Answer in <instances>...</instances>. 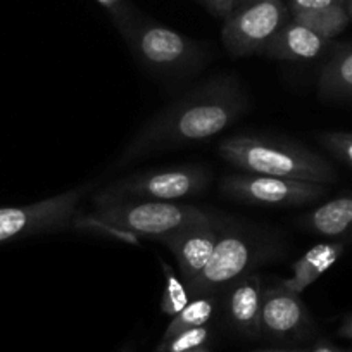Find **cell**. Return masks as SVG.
<instances>
[{"label":"cell","instance_id":"cell-16","mask_svg":"<svg viewBox=\"0 0 352 352\" xmlns=\"http://www.w3.org/2000/svg\"><path fill=\"white\" fill-rule=\"evenodd\" d=\"M318 92L323 99H352V45L340 47L320 74Z\"/></svg>","mask_w":352,"mask_h":352},{"label":"cell","instance_id":"cell-4","mask_svg":"<svg viewBox=\"0 0 352 352\" xmlns=\"http://www.w3.org/2000/svg\"><path fill=\"white\" fill-rule=\"evenodd\" d=\"M96 206V214L85 219L87 223L116 230L123 239L137 240L140 235L157 242L209 214L195 206L171 201H113Z\"/></svg>","mask_w":352,"mask_h":352},{"label":"cell","instance_id":"cell-28","mask_svg":"<svg viewBox=\"0 0 352 352\" xmlns=\"http://www.w3.org/2000/svg\"><path fill=\"white\" fill-rule=\"evenodd\" d=\"M250 2H264V0H239V6L250 4ZM272 2H276V0H272Z\"/></svg>","mask_w":352,"mask_h":352},{"label":"cell","instance_id":"cell-18","mask_svg":"<svg viewBox=\"0 0 352 352\" xmlns=\"http://www.w3.org/2000/svg\"><path fill=\"white\" fill-rule=\"evenodd\" d=\"M218 300L219 299L216 296H201L192 299L182 313L173 318L171 323L168 324L166 331L162 333L161 340H168V338L175 337L180 331L208 324L211 321L212 314H214L216 307H218Z\"/></svg>","mask_w":352,"mask_h":352},{"label":"cell","instance_id":"cell-27","mask_svg":"<svg viewBox=\"0 0 352 352\" xmlns=\"http://www.w3.org/2000/svg\"><path fill=\"white\" fill-rule=\"evenodd\" d=\"M118 352H137V347H135L133 342H128V344H124Z\"/></svg>","mask_w":352,"mask_h":352},{"label":"cell","instance_id":"cell-11","mask_svg":"<svg viewBox=\"0 0 352 352\" xmlns=\"http://www.w3.org/2000/svg\"><path fill=\"white\" fill-rule=\"evenodd\" d=\"M218 235V214L209 212L206 218L184 226L161 242L175 256L182 280L187 287L197 280L211 261Z\"/></svg>","mask_w":352,"mask_h":352},{"label":"cell","instance_id":"cell-13","mask_svg":"<svg viewBox=\"0 0 352 352\" xmlns=\"http://www.w3.org/2000/svg\"><path fill=\"white\" fill-rule=\"evenodd\" d=\"M330 42L331 40L323 38L313 30L290 19L263 54L278 60H313L327 52Z\"/></svg>","mask_w":352,"mask_h":352},{"label":"cell","instance_id":"cell-5","mask_svg":"<svg viewBox=\"0 0 352 352\" xmlns=\"http://www.w3.org/2000/svg\"><path fill=\"white\" fill-rule=\"evenodd\" d=\"M124 42L135 59L152 73L184 76L199 71L206 63V50L195 40L144 16Z\"/></svg>","mask_w":352,"mask_h":352},{"label":"cell","instance_id":"cell-7","mask_svg":"<svg viewBox=\"0 0 352 352\" xmlns=\"http://www.w3.org/2000/svg\"><path fill=\"white\" fill-rule=\"evenodd\" d=\"M290 19L292 16L289 4L282 0H264L239 6L225 19L221 30L223 45L233 57L264 52Z\"/></svg>","mask_w":352,"mask_h":352},{"label":"cell","instance_id":"cell-31","mask_svg":"<svg viewBox=\"0 0 352 352\" xmlns=\"http://www.w3.org/2000/svg\"><path fill=\"white\" fill-rule=\"evenodd\" d=\"M349 352H352V347H351V349H349Z\"/></svg>","mask_w":352,"mask_h":352},{"label":"cell","instance_id":"cell-9","mask_svg":"<svg viewBox=\"0 0 352 352\" xmlns=\"http://www.w3.org/2000/svg\"><path fill=\"white\" fill-rule=\"evenodd\" d=\"M221 192L232 201L250 206H275V208H300L320 201L328 192L327 185L278 178V176L236 173L226 175Z\"/></svg>","mask_w":352,"mask_h":352},{"label":"cell","instance_id":"cell-25","mask_svg":"<svg viewBox=\"0 0 352 352\" xmlns=\"http://www.w3.org/2000/svg\"><path fill=\"white\" fill-rule=\"evenodd\" d=\"M338 337L352 342V313H349L347 316L342 320L340 327H338Z\"/></svg>","mask_w":352,"mask_h":352},{"label":"cell","instance_id":"cell-22","mask_svg":"<svg viewBox=\"0 0 352 352\" xmlns=\"http://www.w3.org/2000/svg\"><path fill=\"white\" fill-rule=\"evenodd\" d=\"M320 144L338 161L352 168V133L349 131H328L320 137Z\"/></svg>","mask_w":352,"mask_h":352},{"label":"cell","instance_id":"cell-1","mask_svg":"<svg viewBox=\"0 0 352 352\" xmlns=\"http://www.w3.org/2000/svg\"><path fill=\"white\" fill-rule=\"evenodd\" d=\"M249 107L239 78L223 74L192 88L145 121L121 154L118 166L138 157L208 140L235 123Z\"/></svg>","mask_w":352,"mask_h":352},{"label":"cell","instance_id":"cell-14","mask_svg":"<svg viewBox=\"0 0 352 352\" xmlns=\"http://www.w3.org/2000/svg\"><path fill=\"white\" fill-rule=\"evenodd\" d=\"M344 250V242L316 243V245L311 247L302 257H299V259L294 263V275L287 280H280L278 283L285 287V289L302 296V292L307 287L313 285L323 273H327L328 270L340 259Z\"/></svg>","mask_w":352,"mask_h":352},{"label":"cell","instance_id":"cell-12","mask_svg":"<svg viewBox=\"0 0 352 352\" xmlns=\"http://www.w3.org/2000/svg\"><path fill=\"white\" fill-rule=\"evenodd\" d=\"M264 282L259 273L240 276L225 290V320L235 333L245 338H261Z\"/></svg>","mask_w":352,"mask_h":352},{"label":"cell","instance_id":"cell-8","mask_svg":"<svg viewBox=\"0 0 352 352\" xmlns=\"http://www.w3.org/2000/svg\"><path fill=\"white\" fill-rule=\"evenodd\" d=\"M87 187L18 208H0V243L69 228Z\"/></svg>","mask_w":352,"mask_h":352},{"label":"cell","instance_id":"cell-20","mask_svg":"<svg viewBox=\"0 0 352 352\" xmlns=\"http://www.w3.org/2000/svg\"><path fill=\"white\" fill-rule=\"evenodd\" d=\"M209 338H211V328L204 324V327L180 331L168 340H161L154 352H188L199 347H206Z\"/></svg>","mask_w":352,"mask_h":352},{"label":"cell","instance_id":"cell-17","mask_svg":"<svg viewBox=\"0 0 352 352\" xmlns=\"http://www.w3.org/2000/svg\"><path fill=\"white\" fill-rule=\"evenodd\" d=\"M290 16L294 21L313 30L314 33L327 40H333L335 36L340 35L351 23V16L345 6H331V8L316 9V11H297L290 12Z\"/></svg>","mask_w":352,"mask_h":352},{"label":"cell","instance_id":"cell-19","mask_svg":"<svg viewBox=\"0 0 352 352\" xmlns=\"http://www.w3.org/2000/svg\"><path fill=\"white\" fill-rule=\"evenodd\" d=\"M161 266L164 270V292L161 297V311L166 316L175 318L182 313L190 302V294L184 280L176 275L175 270L168 263L161 261Z\"/></svg>","mask_w":352,"mask_h":352},{"label":"cell","instance_id":"cell-23","mask_svg":"<svg viewBox=\"0 0 352 352\" xmlns=\"http://www.w3.org/2000/svg\"><path fill=\"white\" fill-rule=\"evenodd\" d=\"M199 2L204 4L211 14L223 19L228 18V16L239 8V0H199Z\"/></svg>","mask_w":352,"mask_h":352},{"label":"cell","instance_id":"cell-3","mask_svg":"<svg viewBox=\"0 0 352 352\" xmlns=\"http://www.w3.org/2000/svg\"><path fill=\"white\" fill-rule=\"evenodd\" d=\"M219 155L242 173L328 185L337 171L314 151L292 140L264 135H233L219 144Z\"/></svg>","mask_w":352,"mask_h":352},{"label":"cell","instance_id":"cell-29","mask_svg":"<svg viewBox=\"0 0 352 352\" xmlns=\"http://www.w3.org/2000/svg\"><path fill=\"white\" fill-rule=\"evenodd\" d=\"M345 8H347L349 16H351V19H352V0H347V6H345Z\"/></svg>","mask_w":352,"mask_h":352},{"label":"cell","instance_id":"cell-24","mask_svg":"<svg viewBox=\"0 0 352 352\" xmlns=\"http://www.w3.org/2000/svg\"><path fill=\"white\" fill-rule=\"evenodd\" d=\"M307 352H349V349H342L327 338H320L318 342H314L313 347H307Z\"/></svg>","mask_w":352,"mask_h":352},{"label":"cell","instance_id":"cell-10","mask_svg":"<svg viewBox=\"0 0 352 352\" xmlns=\"http://www.w3.org/2000/svg\"><path fill=\"white\" fill-rule=\"evenodd\" d=\"M314 330L316 324L299 294L280 283L264 289L261 338L292 345L309 340Z\"/></svg>","mask_w":352,"mask_h":352},{"label":"cell","instance_id":"cell-30","mask_svg":"<svg viewBox=\"0 0 352 352\" xmlns=\"http://www.w3.org/2000/svg\"><path fill=\"white\" fill-rule=\"evenodd\" d=\"M188 352H211V351H208L206 347H199V349H194V351H188Z\"/></svg>","mask_w":352,"mask_h":352},{"label":"cell","instance_id":"cell-21","mask_svg":"<svg viewBox=\"0 0 352 352\" xmlns=\"http://www.w3.org/2000/svg\"><path fill=\"white\" fill-rule=\"evenodd\" d=\"M97 2L106 9L111 21L114 23L123 40H126L130 33L133 32L135 26H137L138 19L142 18L140 12L128 0H97Z\"/></svg>","mask_w":352,"mask_h":352},{"label":"cell","instance_id":"cell-26","mask_svg":"<svg viewBox=\"0 0 352 352\" xmlns=\"http://www.w3.org/2000/svg\"><path fill=\"white\" fill-rule=\"evenodd\" d=\"M259 352H307L306 347H296V349H272V351H259Z\"/></svg>","mask_w":352,"mask_h":352},{"label":"cell","instance_id":"cell-15","mask_svg":"<svg viewBox=\"0 0 352 352\" xmlns=\"http://www.w3.org/2000/svg\"><path fill=\"white\" fill-rule=\"evenodd\" d=\"M300 226L314 235L340 239L352 236V195L328 201L302 216Z\"/></svg>","mask_w":352,"mask_h":352},{"label":"cell","instance_id":"cell-2","mask_svg":"<svg viewBox=\"0 0 352 352\" xmlns=\"http://www.w3.org/2000/svg\"><path fill=\"white\" fill-rule=\"evenodd\" d=\"M219 235L204 272L187 287L190 299L223 294L240 276L285 254V243L273 230L218 214Z\"/></svg>","mask_w":352,"mask_h":352},{"label":"cell","instance_id":"cell-6","mask_svg":"<svg viewBox=\"0 0 352 352\" xmlns=\"http://www.w3.org/2000/svg\"><path fill=\"white\" fill-rule=\"evenodd\" d=\"M204 166H176L131 175L118 180L96 197V204L113 201H171L199 195L211 184Z\"/></svg>","mask_w":352,"mask_h":352}]
</instances>
